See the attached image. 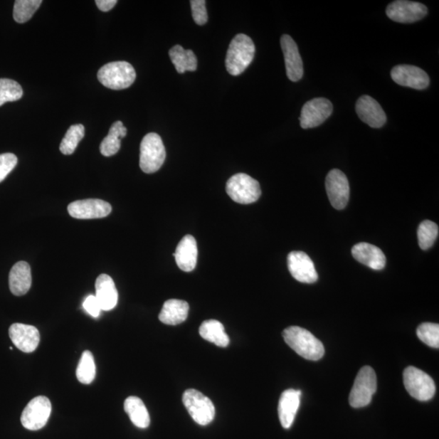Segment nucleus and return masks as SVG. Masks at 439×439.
<instances>
[{
  "instance_id": "obj_27",
  "label": "nucleus",
  "mask_w": 439,
  "mask_h": 439,
  "mask_svg": "<svg viewBox=\"0 0 439 439\" xmlns=\"http://www.w3.org/2000/svg\"><path fill=\"white\" fill-rule=\"evenodd\" d=\"M127 134V129L122 122L112 124L110 132L100 144V152L102 156L112 157L116 155L121 148V139Z\"/></svg>"
},
{
  "instance_id": "obj_3",
  "label": "nucleus",
  "mask_w": 439,
  "mask_h": 439,
  "mask_svg": "<svg viewBox=\"0 0 439 439\" xmlns=\"http://www.w3.org/2000/svg\"><path fill=\"white\" fill-rule=\"evenodd\" d=\"M135 78L134 67L125 61L108 63L98 72L100 83L112 90L127 89L134 83Z\"/></svg>"
},
{
  "instance_id": "obj_10",
  "label": "nucleus",
  "mask_w": 439,
  "mask_h": 439,
  "mask_svg": "<svg viewBox=\"0 0 439 439\" xmlns=\"http://www.w3.org/2000/svg\"><path fill=\"white\" fill-rule=\"evenodd\" d=\"M333 112L332 102L324 98H316L307 102L302 108L300 118L301 127L311 129L319 127Z\"/></svg>"
},
{
  "instance_id": "obj_36",
  "label": "nucleus",
  "mask_w": 439,
  "mask_h": 439,
  "mask_svg": "<svg viewBox=\"0 0 439 439\" xmlns=\"http://www.w3.org/2000/svg\"><path fill=\"white\" fill-rule=\"evenodd\" d=\"M17 164V157L13 153L0 155V182H2Z\"/></svg>"
},
{
  "instance_id": "obj_8",
  "label": "nucleus",
  "mask_w": 439,
  "mask_h": 439,
  "mask_svg": "<svg viewBox=\"0 0 439 439\" xmlns=\"http://www.w3.org/2000/svg\"><path fill=\"white\" fill-rule=\"evenodd\" d=\"M182 402L192 419L197 424L204 426L214 420V404L201 392L195 389L186 390L182 396Z\"/></svg>"
},
{
  "instance_id": "obj_11",
  "label": "nucleus",
  "mask_w": 439,
  "mask_h": 439,
  "mask_svg": "<svg viewBox=\"0 0 439 439\" xmlns=\"http://www.w3.org/2000/svg\"><path fill=\"white\" fill-rule=\"evenodd\" d=\"M326 188L330 203L338 210L344 209L350 197L349 181L339 169L330 171L327 176Z\"/></svg>"
},
{
  "instance_id": "obj_29",
  "label": "nucleus",
  "mask_w": 439,
  "mask_h": 439,
  "mask_svg": "<svg viewBox=\"0 0 439 439\" xmlns=\"http://www.w3.org/2000/svg\"><path fill=\"white\" fill-rule=\"evenodd\" d=\"M96 367L92 353L85 351L80 359L76 375L80 383L90 384L95 378Z\"/></svg>"
},
{
  "instance_id": "obj_26",
  "label": "nucleus",
  "mask_w": 439,
  "mask_h": 439,
  "mask_svg": "<svg viewBox=\"0 0 439 439\" xmlns=\"http://www.w3.org/2000/svg\"><path fill=\"white\" fill-rule=\"evenodd\" d=\"M201 337L218 347H226L230 344L229 336L225 332V327L216 320L205 321L199 327Z\"/></svg>"
},
{
  "instance_id": "obj_21",
  "label": "nucleus",
  "mask_w": 439,
  "mask_h": 439,
  "mask_svg": "<svg viewBox=\"0 0 439 439\" xmlns=\"http://www.w3.org/2000/svg\"><path fill=\"white\" fill-rule=\"evenodd\" d=\"M351 253L357 261L374 270H384L386 266V256L383 250L374 245L357 243L352 248Z\"/></svg>"
},
{
  "instance_id": "obj_19",
  "label": "nucleus",
  "mask_w": 439,
  "mask_h": 439,
  "mask_svg": "<svg viewBox=\"0 0 439 439\" xmlns=\"http://www.w3.org/2000/svg\"><path fill=\"white\" fill-rule=\"evenodd\" d=\"M173 255L180 270L184 272H191L195 270L198 259L196 238L191 236L182 238Z\"/></svg>"
},
{
  "instance_id": "obj_12",
  "label": "nucleus",
  "mask_w": 439,
  "mask_h": 439,
  "mask_svg": "<svg viewBox=\"0 0 439 439\" xmlns=\"http://www.w3.org/2000/svg\"><path fill=\"white\" fill-rule=\"evenodd\" d=\"M68 212L76 219L102 218L111 213L112 206L101 199H83L68 204Z\"/></svg>"
},
{
  "instance_id": "obj_14",
  "label": "nucleus",
  "mask_w": 439,
  "mask_h": 439,
  "mask_svg": "<svg viewBox=\"0 0 439 439\" xmlns=\"http://www.w3.org/2000/svg\"><path fill=\"white\" fill-rule=\"evenodd\" d=\"M391 78L398 85L416 90H424L429 87L430 78L418 67L401 65L393 68Z\"/></svg>"
},
{
  "instance_id": "obj_32",
  "label": "nucleus",
  "mask_w": 439,
  "mask_h": 439,
  "mask_svg": "<svg viewBox=\"0 0 439 439\" xmlns=\"http://www.w3.org/2000/svg\"><path fill=\"white\" fill-rule=\"evenodd\" d=\"M420 248L428 250L434 245L438 236V226L431 221L421 222L418 231Z\"/></svg>"
},
{
  "instance_id": "obj_6",
  "label": "nucleus",
  "mask_w": 439,
  "mask_h": 439,
  "mask_svg": "<svg viewBox=\"0 0 439 439\" xmlns=\"http://www.w3.org/2000/svg\"><path fill=\"white\" fill-rule=\"evenodd\" d=\"M377 391V377L373 368L364 366L358 373L350 393L349 403L352 408H364L372 401Z\"/></svg>"
},
{
  "instance_id": "obj_16",
  "label": "nucleus",
  "mask_w": 439,
  "mask_h": 439,
  "mask_svg": "<svg viewBox=\"0 0 439 439\" xmlns=\"http://www.w3.org/2000/svg\"><path fill=\"white\" fill-rule=\"evenodd\" d=\"M281 46L286 64L287 75L290 81L298 82L304 75V65L297 44L292 37L284 34L281 38Z\"/></svg>"
},
{
  "instance_id": "obj_4",
  "label": "nucleus",
  "mask_w": 439,
  "mask_h": 439,
  "mask_svg": "<svg viewBox=\"0 0 439 439\" xmlns=\"http://www.w3.org/2000/svg\"><path fill=\"white\" fill-rule=\"evenodd\" d=\"M166 152L161 136L156 133L147 134L140 145L139 165L146 174H153L162 168Z\"/></svg>"
},
{
  "instance_id": "obj_28",
  "label": "nucleus",
  "mask_w": 439,
  "mask_h": 439,
  "mask_svg": "<svg viewBox=\"0 0 439 439\" xmlns=\"http://www.w3.org/2000/svg\"><path fill=\"white\" fill-rule=\"evenodd\" d=\"M169 57L178 73L196 70L198 61L191 50H185L181 46L176 45L170 49Z\"/></svg>"
},
{
  "instance_id": "obj_5",
  "label": "nucleus",
  "mask_w": 439,
  "mask_h": 439,
  "mask_svg": "<svg viewBox=\"0 0 439 439\" xmlns=\"http://www.w3.org/2000/svg\"><path fill=\"white\" fill-rule=\"evenodd\" d=\"M226 189L233 201L241 204L255 203L261 196L259 182L245 174L232 176L227 181Z\"/></svg>"
},
{
  "instance_id": "obj_13",
  "label": "nucleus",
  "mask_w": 439,
  "mask_h": 439,
  "mask_svg": "<svg viewBox=\"0 0 439 439\" xmlns=\"http://www.w3.org/2000/svg\"><path fill=\"white\" fill-rule=\"evenodd\" d=\"M428 9L423 4L406 0L392 2L386 9V15L392 21L413 23L423 19Z\"/></svg>"
},
{
  "instance_id": "obj_7",
  "label": "nucleus",
  "mask_w": 439,
  "mask_h": 439,
  "mask_svg": "<svg viewBox=\"0 0 439 439\" xmlns=\"http://www.w3.org/2000/svg\"><path fill=\"white\" fill-rule=\"evenodd\" d=\"M403 384L408 394L419 401H428L435 395L434 380L418 368L410 366L404 370Z\"/></svg>"
},
{
  "instance_id": "obj_15",
  "label": "nucleus",
  "mask_w": 439,
  "mask_h": 439,
  "mask_svg": "<svg viewBox=\"0 0 439 439\" xmlns=\"http://www.w3.org/2000/svg\"><path fill=\"white\" fill-rule=\"evenodd\" d=\"M287 265L290 275L303 283H314L318 275L312 260L304 252H292L288 255Z\"/></svg>"
},
{
  "instance_id": "obj_23",
  "label": "nucleus",
  "mask_w": 439,
  "mask_h": 439,
  "mask_svg": "<svg viewBox=\"0 0 439 439\" xmlns=\"http://www.w3.org/2000/svg\"><path fill=\"white\" fill-rule=\"evenodd\" d=\"M31 266L25 261H20L11 268L9 273V288L16 296L26 295L31 287Z\"/></svg>"
},
{
  "instance_id": "obj_33",
  "label": "nucleus",
  "mask_w": 439,
  "mask_h": 439,
  "mask_svg": "<svg viewBox=\"0 0 439 439\" xmlns=\"http://www.w3.org/2000/svg\"><path fill=\"white\" fill-rule=\"evenodd\" d=\"M23 95V90L18 83L14 80L0 79V106L7 102L19 100Z\"/></svg>"
},
{
  "instance_id": "obj_1",
  "label": "nucleus",
  "mask_w": 439,
  "mask_h": 439,
  "mask_svg": "<svg viewBox=\"0 0 439 439\" xmlns=\"http://www.w3.org/2000/svg\"><path fill=\"white\" fill-rule=\"evenodd\" d=\"M287 344L298 355L309 361H319L324 354V346L309 330L290 327L283 332Z\"/></svg>"
},
{
  "instance_id": "obj_30",
  "label": "nucleus",
  "mask_w": 439,
  "mask_h": 439,
  "mask_svg": "<svg viewBox=\"0 0 439 439\" xmlns=\"http://www.w3.org/2000/svg\"><path fill=\"white\" fill-rule=\"evenodd\" d=\"M85 135V128L83 125H73L68 129L64 139L60 145V152L64 155H71L75 152L76 148Z\"/></svg>"
},
{
  "instance_id": "obj_20",
  "label": "nucleus",
  "mask_w": 439,
  "mask_h": 439,
  "mask_svg": "<svg viewBox=\"0 0 439 439\" xmlns=\"http://www.w3.org/2000/svg\"><path fill=\"white\" fill-rule=\"evenodd\" d=\"M301 391L289 389L285 391L279 400V420L285 429H289L294 423L296 413L300 406Z\"/></svg>"
},
{
  "instance_id": "obj_38",
  "label": "nucleus",
  "mask_w": 439,
  "mask_h": 439,
  "mask_svg": "<svg viewBox=\"0 0 439 439\" xmlns=\"http://www.w3.org/2000/svg\"><path fill=\"white\" fill-rule=\"evenodd\" d=\"M97 7L102 11H108L115 7L117 4V0H96Z\"/></svg>"
},
{
  "instance_id": "obj_18",
  "label": "nucleus",
  "mask_w": 439,
  "mask_h": 439,
  "mask_svg": "<svg viewBox=\"0 0 439 439\" xmlns=\"http://www.w3.org/2000/svg\"><path fill=\"white\" fill-rule=\"evenodd\" d=\"M356 110L361 121L372 128H381L386 122L383 107L371 96L363 95L356 105Z\"/></svg>"
},
{
  "instance_id": "obj_2",
  "label": "nucleus",
  "mask_w": 439,
  "mask_h": 439,
  "mask_svg": "<svg viewBox=\"0 0 439 439\" xmlns=\"http://www.w3.org/2000/svg\"><path fill=\"white\" fill-rule=\"evenodd\" d=\"M255 48L246 34L239 33L233 38L227 51L226 70L233 76L240 75L253 62Z\"/></svg>"
},
{
  "instance_id": "obj_22",
  "label": "nucleus",
  "mask_w": 439,
  "mask_h": 439,
  "mask_svg": "<svg viewBox=\"0 0 439 439\" xmlns=\"http://www.w3.org/2000/svg\"><path fill=\"white\" fill-rule=\"evenodd\" d=\"M95 297L99 301L102 311H110L117 305L118 292L112 278L101 275L96 279Z\"/></svg>"
},
{
  "instance_id": "obj_17",
  "label": "nucleus",
  "mask_w": 439,
  "mask_h": 439,
  "mask_svg": "<svg viewBox=\"0 0 439 439\" xmlns=\"http://www.w3.org/2000/svg\"><path fill=\"white\" fill-rule=\"evenodd\" d=\"M11 342L20 351L31 353L37 349L40 334L36 327L21 323L11 324L9 328Z\"/></svg>"
},
{
  "instance_id": "obj_37",
  "label": "nucleus",
  "mask_w": 439,
  "mask_h": 439,
  "mask_svg": "<svg viewBox=\"0 0 439 439\" xmlns=\"http://www.w3.org/2000/svg\"><path fill=\"white\" fill-rule=\"evenodd\" d=\"M83 307L85 312L91 317H98L102 311L99 301L97 300L95 295H89L83 302Z\"/></svg>"
},
{
  "instance_id": "obj_9",
  "label": "nucleus",
  "mask_w": 439,
  "mask_h": 439,
  "mask_svg": "<svg viewBox=\"0 0 439 439\" xmlns=\"http://www.w3.org/2000/svg\"><path fill=\"white\" fill-rule=\"evenodd\" d=\"M51 412L49 398L45 396L34 398L27 404L21 414V424L28 430L42 429L48 423Z\"/></svg>"
},
{
  "instance_id": "obj_31",
  "label": "nucleus",
  "mask_w": 439,
  "mask_h": 439,
  "mask_svg": "<svg viewBox=\"0 0 439 439\" xmlns=\"http://www.w3.org/2000/svg\"><path fill=\"white\" fill-rule=\"evenodd\" d=\"M41 0H16L14 9V18L17 23H26L41 5Z\"/></svg>"
},
{
  "instance_id": "obj_35",
  "label": "nucleus",
  "mask_w": 439,
  "mask_h": 439,
  "mask_svg": "<svg viewBox=\"0 0 439 439\" xmlns=\"http://www.w3.org/2000/svg\"><path fill=\"white\" fill-rule=\"evenodd\" d=\"M193 19L197 25L203 26L208 21L206 1L204 0H192L191 1Z\"/></svg>"
},
{
  "instance_id": "obj_25",
  "label": "nucleus",
  "mask_w": 439,
  "mask_h": 439,
  "mask_svg": "<svg viewBox=\"0 0 439 439\" xmlns=\"http://www.w3.org/2000/svg\"><path fill=\"white\" fill-rule=\"evenodd\" d=\"M125 413L129 415L132 423L140 429H146L150 425V416L148 413L145 404L141 398L130 396L124 403Z\"/></svg>"
},
{
  "instance_id": "obj_24",
  "label": "nucleus",
  "mask_w": 439,
  "mask_h": 439,
  "mask_svg": "<svg viewBox=\"0 0 439 439\" xmlns=\"http://www.w3.org/2000/svg\"><path fill=\"white\" fill-rule=\"evenodd\" d=\"M189 312V305L181 300H169L164 304L159 320L169 326H176L184 322Z\"/></svg>"
},
{
  "instance_id": "obj_34",
  "label": "nucleus",
  "mask_w": 439,
  "mask_h": 439,
  "mask_svg": "<svg viewBox=\"0 0 439 439\" xmlns=\"http://www.w3.org/2000/svg\"><path fill=\"white\" fill-rule=\"evenodd\" d=\"M418 338L424 344L434 349L439 347V326L435 323H423L420 324L417 332Z\"/></svg>"
}]
</instances>
